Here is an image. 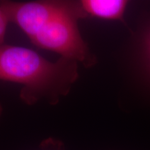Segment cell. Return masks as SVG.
<instances>
[{
	"mask_svg": "<svg viewBox=\"0 0 150 150\" xmlns=\"http://www.w3.org/2000/svg\"><path fill=\"white\" fill-rule=\"evenodd\" d=\"M2 112H3V107H2V105H1V103H0V118H1V115H2Z\"/></svg>",
	"mask_w": 150,
	"mask_h": 150,
	"instance_id": "cell-7",
	"label": "cell"
},
{
	"mask_svg": "<svg viewBox=\"0 0 150 150\" xmlns=\"http://www.w3.org/2000/svg\"><path fill=\"white\" fill-rule=\"evenodd\" d=\"M68 1H35L20 2L0 1V8L10 22L16 24L31 39L43 26L66 6Z\"/></svg>",
	"mask_w": 150,
	"mask_h": 150,
	"instance_id": "cell-3",
	"label": "cell"
},
{
	"mask_svg": "<svg viewBox=\"0 0 150 150\" xmlns=\"http://www.w3.org/2000/svg\"><path fill=\"white\" fill-rule=\"evenodd\" d=\"M9 22L10 21L7 15L0 8V45L4 44L6 33Z\"/></svg>",
	"mask_w": 150,
	"mask_h": 150,
	"instance_id": "cell-5",
	"label": "cell"
},
{
	"mask_svg": "<svg viewBox=\"0 0 150 150\" xmlns=\"http://www.w3.org/2000/svg\"><path fill=\"white\" fill-rule=\"evenodd\" d=\"M78 77V63L73 60L51 62L29 48L0 45V80L22 85L20 97L28 105L40 100L57 104Z\"/></svg>",
	"mask_w": 150,
	"mask_h": 150,
	"instance_id": "cell-1",
	"label": "cell"
},
{
	"mask_svg": "<svg viewBox=\"0 0 150 150\" xmlns=\"http://www.w3.org/2000/svg\"><path fill=\"white\" fill-rule=\"evenodd\" d=\"M46 150H52V149H47Z\"/></svg>",
	"mask_w": 150,
	"mask_h": 150,
	"instance_id": "cell-8",
	"label": "cell"
},
{
	"mask_svg": "<svg viewBox=\"0 0 150 150\" xmlns=\"http://www.w3.org/2000/svg\"><path fill=\"white\" fill-rule=\"evenodd\" d=\"M146 54H147V60L150 64V33L146 40Z\"/></svg>",
	"mask_w": 150,
	"mask_h": 150,
	"instance_id": "cell-6",
	"label": "cell"
},
{
	"mask_svg": "<svg viewBox=\"0 0 150 150\" xmlns=\"http://www.w3.org/2000/svg\"><path fill=\"white\" fill-rule=\"evenodd\" d=\"M86 16L81 1H68L66 6L52 17L30 40L38 47L91 67L96 63V58L78 28L79 20Z\"/></svg>",
	"mask_w": 150,
	"mask_h": 150,
	"instance_id": "cell-2",
	"label": "cell"
},
{
	"mask_svg": "<svg viewBox=\"0 0 150 150\" xmlns=\"http://www.w3.org/2000/svg\"><path fill=\"white\" fill-rule=\"evenodd\" d=\"M82 8L88 16L110 20H122L128 1L125 0H82Z\"/></svg>",
	"mask_w": 150,
	"mask_h": 150,
	"instance_id": "cell-4",
	"label": "cell"
}]
</instances>
